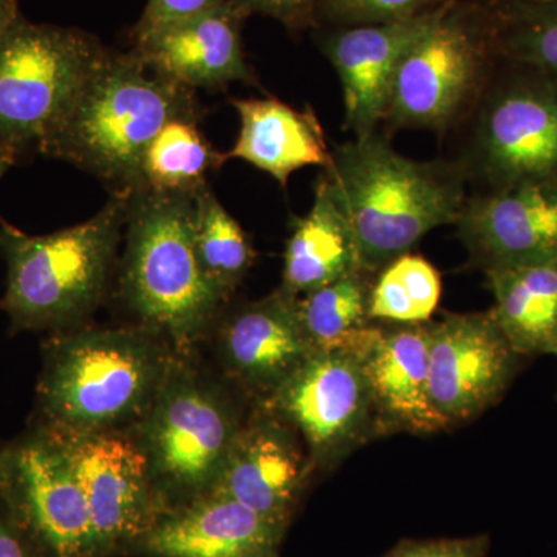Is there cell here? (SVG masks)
<instances>
[{
  "instance_id": "cell-2",
  "label": "cell",
  "mask_w": 557,
  "mask_h": 557,
  "mask_svg": "<svg viewBox=\"0 0 557 557\" xmlns=\"http://www.w3.org/2000/svg\"><path fill=\"white\" fill-rule=\"evenodd\" d=\"M357 244L376 274L438 226L456 223L468 197L463 166L401 156L375 132L344 143L322 171Z\"/></svg>"
},
{
  "instance_id": "cell-31",
  "label": "cell",
  "mask_w": 557,
  "mask_h": 557,
  "mask_svg": "<svg viewBox=\"0 0 557 557\" xmlns=\"http://www.w3.org/2000/svg\"><path fill=\"white\" fill-rule=\"evenodd\" d=\"M225 2L226 0H149L135 36L148 35L168 25L199 16Z\"/></svg>"
},
{
  "instance_id": "cell-18",
  "label": "cell",
  "mask_w": 557,
  "mask_h": 557,
  "mask_svg": "<svg viewBox=\"0 0 557 557\" xmlns=\"http://www.w3.org/2000/svg\"><path fill=\"white\" fill-rule=\"evenodd\" d=\"M438 9L387 24L336 27L322 40L341 81L346 129L357 137L373 134L386 120L399 61Z\"/></svg>"
},
{
  "instance_id": "cell-27",
  "label": "cell",
  "mask_w": 557,
  "mask_h": 557,
  "mask_svg": "<svg viewBox=\"0 0 557 557\" xmlns=\"http://www.w3.org/2000/svg\"><path fill=\"white\" fill-rule=\"evenodd\" d=\"M442 298V277L423 256L392 260L375 274L370 293V318L375 322L424 324L432 321Z\"/></svg>"
},
{
  "instance_id": "cell-22",
  "label": "cell",
  "mask_w": 557,
  "mask_h": 557,
  "mask_svg": "<svg viewBox=\"0 0 557 557\" xmlns=\"http://www.w3.org/2000/svg\"><path fill=\"white\" fill-rule=\"evenodd\" d=\"M358 270L362 265L357 244L321 174L310 211L293 223L285 245L281 288L300 298Z\"/></svg>"
},
{
  "instance_id": "cell-17",
  "label": "cell",
  "mask_w": 557,
  "mask_h": 557,
  "mask_svg": "<svg viewBox=\"0 0 557 557\" xmlns=\"http://www.w3.org/2000/svg\"><path fill=\"white\" fill-rule=\"evenodd\" d=\"M429 339L431 321L373 322L355 341L383 435L448 431L429 397Z\"/></svg>"
},
{
  "instance_id": "cell-23",
  "label": "cell",
  "mask_w": 557,
  "mask_h": 557,
  "mask_svg": "<svg viewBox=\"0 0 557 557\" xmlns=\"http://www.w3.org/2000/svg\"><path fill=\"white\" fill-rule=\"evenodd\" d=\"M491 314L518 354L557 357V260L486 271Z\"/></svg>"
},
{
  "instance_id": "cell-11",
  "label": "cell",
  "mask_w": 557,
  "mask_h": 557,
  "mask_svg": "<svg viewBox=\"0 0 557 557\" xmlns=\"http://www.w3.org/2000/svg\"><path fill=\"white\" fill-rule=\"evenodd\" d=\"M0 497L44 557H100L86 493L50 429L32 421L3 445Z\"/></svg>"
},
{
  "instance_id": "cell-25",
  "label": "cell",
  "mask_w": 557,
  "mask_h": 557,
  "mask_svg": "<svg viewBox=\"0 0 557 557\" xmlns=\"http://www.w3.org/2000/svg\"><path fill=\"white\" fill-rule=\"evenodd\" d=\"M194 247L208 281L231 299L256 262V251L236 219L226 211L211 188L196 193Z\"/></svg>"
},
{
  "instance_id": "cell-24",
  "label": "cell",
  "mask_w": 557,
  "mask_h": 557,
  "mask_svg": "<svg viewBox=\"0 0 557 557\" xmlns=\"http://www.w3.org/2000/svg\"><path fill=\"white\" fill-rule=\"evenodd\" d=\"M228 160L200 131L199 120L178 119L161 127L143 156V188L163 193H197L209 172Z\"/></svg>"
},
{
  "instance_id": "cell-4",
  "label": "cell",
  "mask_w": 557,
  "mask_h": 557,
  "mask_svg": "<svg viewBox=\"0 0 557 557\" xmlns=\"http://www.w3.org/2000/svg\"><path fill=\"white\" fill-rule=\"evenodd\" d=\"M196 193L141 188L129 197L120 293L139 325L178 355H196L228 304L194 247Z\"/></svg>"
},
{
  "instance_id": "cell-19",
  "label": "cell",
  "mask_w": 557,
  "mask_h": 557,
  "mask_svg": "<svg viewBox=\"0 0 557 557\" xmlns=\"http://www.w3.org/2000/svg\"><path fill=\"white\" fill-rule=\"evenodd\" d=\"M242 14L226 0L199 16L135 36L134 53L153 72L193 90L256 84L242 47Z\"/></svg>"
},
{
  "instance_id": "cell-9",
  "label": "cell",
  "mask_w": 557,
  "mask_h": 557,
  "mask_svg": "<svg viewBox=\"0 0 557 557\" xmlns=\"http://www.w3.org/2000/svg\"><path fill=\"white\" fill-rule=\"evenodd\" d=\"M475 104L467 171L485 190L557 178V84L502 60Z\"/></svg>"
},
{
  "instance_id": "cell-14",
  "label": "cell",
  "mask_w": 557,
  "mask_h": 557,
  "mask_svg": "<svg viewBox=\"0 0 557 557\" xmlns=\"http://www.w3.org/2000/svg\"><path fill=\"white\" fill-rule=\"evenodd\" d=\"M313 472L298 432L273 410L255 405L211 493L233 498L288 528Z\"/></svg>"
},
{
  "instance_id": "cell-29",
  "label": "cell",
  "mask_w": 557,
  "mask_h": 557,
  "mask_svg": "<svg viewBox=\"0 0 557 557\" xmlns=\"http://www.w3.org/2000/svg\"><path fill=\"white\" fill-rule=\"evenodd\" d=\"M446 2L449 0H318L314 16L336 27L387 24L428 13Z\"/></svg>"
},
{
  "instance_id": "cell-16",
  "label": "cell",
  "mask_w": 557,
  "mask_h": 557,
  "mask_svg": "<svg viewBox=\"0 0 557 557\" xmlns=\"http://www.w3.org/2000/svg\"><path fill=\"white\" fill-rule=\"evenodd\" d=\"M214 332L225 375L255 405L267 401L314 350L298 298L281 287L220 314Z\"/></svg>"
},
{
  "instance_id": "cell-12",
  "label": "cell",
  "mask_w": 557,
  "mask_h": 557,
  "mask_svg": "<svg viewBox=\"0 0 557 557\" xmlns=\"http://www.w3.org/2000/svg\"><path fill=\"white\" fill-rule=\"evenodd\" d=\"M527 359L509 344L490 310L431 321L429 397L446 429L496 406Z\"/></svg>"
},
{
  "instance_id": "cell-7",
  "label": "cell",
  "mask_w": 557,
  "mask_h": 557,
  "mask_svg": "<svg viewBox=\"0 0 557 557\" xmlns=\"http://www.w3.org/2000/svg\"><path fill=\"white\" fill-rule=\"evenodd\" d=\"M497 62L494 14L479 0H449L403 54L384 121L394 129H449L475 108Z\"/></svg>"
},
{
  "instance_id": "cell-10",
  "label": "cell",
  "mask_w": 557,
  "mask_h": 557,
  "mask_svg": "<svg viewBox=\"0 0 557 557\" xmlns=\"http://www.w3.org/2000/svg\"><path fill=\"white\" fill-rule=\"evenodd\" d=\"M355 341L313 350L260 403L298 432L314 471L338 467L361 446L383 437Z\"/></svg>"
},
{
  "instance_id": "cell-1",
  "label": "cell",
  "mask_w": 557,
  "mask_h": 557,
  "mask_svg": "<svg viewBox=\"0 0 557 557\" xmlns=\"http://www.w3.org/2000/svg\"><path fill=\"white\" fill-rule=\"evenodd\" d=\"M177 351L152 330L73 329L42 343L33 421L65 435L132 431Z\"/></svg>"
},
{
  "instance_id": "cell-20",
  "label": "cell",
  "mask_w": 557,
  "mask_h": 557,
  "mask_svg": "<svg viewBox=\"0 0 557 557\" xmlns=\"http://www.w3.org/2000/svg\"><path fill=\"white\" fill-rule=\"evenodd\" d=\"M287 528L209 493L171 509L135 545L149 557H278Z\"/></svg>"
},
{
  "instance_id": "cell-8",
  "label": "cell",
  "mask_w": 557,
  "mask_h": 557,
  "mask_svg": "<svg viewBox=\"0 0 557 557\" xmlns=\"http://www.w3.org/2000/svg\"><path fill=\"white\" fill-rule=\"evenodd\" d=\"M106 54L87 33L24 20L0 38V150L13 163L39 153Z\"/></svg>"
},
{
  "instance_id": "cell-26",
  "label": "cell",
  "mask_w": 557,
  "mask_h": 557,
  "mask_svg": "<svg viewBox=\"0 0 557 557\" xmlns=\"http://www.w3.org/2000/svg\"><path fill=\"white\" fill-rule=\"evenodd\" d=\"M375 274L354 271L298 298L300 321L314 350L346 347L373 324L370 293Z\"/></svg>"
},
{
  "instance_id": "cell-36",
  "label": "cell",
  "mask_w": 557,
  "mask_h": 557,
  "mask_svg": "<svg viewBox=\"0 0 557 557\" xmlns=\"http://www.w3.org/2000/svg\"><path fill=\"white\" fill-rule=\"evenodd\" d=\"M11 164H14L13 161H11L9 157H7L5 153L0 150V178H2V175L9 171Z\"/></svg>"
},
{
  "instance_id": "cell-5",
  "label": "cell",
  "mask_w": 557,
  "mask_h": 557,
  "mask_svg": "<svg viewBox=\"0 0 557 557\" xmlns=\"http://www.w3.org/2000/svg\"><path fill=\"white\" fill-rule=\"evenodd\" d=\"M131 194H112L94 218L32 236L0 218V256L7 265L0 310L11 333H60L84 327L108 293Z\"/></svg>"
},
{
  "instance_id": "cell-33",
  "label": "cell",
  "mask_w": 557,
  "mask_h": 557,
  "mask_svg": "<svg viewBox=\"0 0 557 557\" xmlns=\"http://www.w3.org/2000/svg\"><path fill=\"white\" fill-rule=\"evenodd\" d=\"M0 557H44L0 497Z\"/></svg>"
},
{
  "instance_id": "cell-15",
  "label": "cell",
  "mask_w": 557,
  "mask_h": 557,
  "mask_svg": "<svg viewBox=\"0 0 557 557\" xmlns=\"http://www.w3.org/2000/svg\"><path fill=\"white\" fill-rule=\"evenodd\" d=\"M456 225L483 273L557 260V178L468 197Z\"/></svg>"
},
{
  "instance_id": "cell-28",
  "label": "cell",
  "mask_w": 557,
  "mask_h": 557,
  "mask_svg": "<svg viewBox=\"0 0 557 557\" xmlns=\"http://www.w3.org/2000/svg\"><path fill=\"white\" fill-rule=\"evenodd\" d=\"M494 17L498 60L533 70L557 84V2Z\"/></svg>"
},
{
  "instance_id": "cell-34",
  "label": "cell",
  "mask_w": 557,
  "mask_h": 557,
  "mask_svg": "<svg viewBox=\"0 0 557 557\" xmlns=\"http://www.w3.org/2000/svg\"><path fill=\"white\" fill-rule=\"evenodd\" d=\"M479 2L483 3L494 16L502 17L552 5L557 0H479Z\"/></svg>"
},
{
  "instance_id": "cell-13",
  "label": "cell",
  "mask_w": 557,
  "mask_h": 557,
  "mask_svg": "<svg viewBox=\"0 0 557 557\" xmlns=\"http://www.w3.org/2000/svg\"><path fill=\"white\" fill-rule=\"evenodd\" d=\"M54 434L89 502L100 557L134 549L168 512L137 438L131 431Z\"/></svg>"
},
{
  "instance_id": "cell-32",
  "label": "cell",
  "mask_w": 557,
  "mask_h": 557,
  "mask_svg": "<svg viewBox=\"0 0 557 557\" xmlns=\"http://www.w3.org/2000/svg\"><path fill=\"white\" fill-rule=\"evenodd\" d=\"M242 13L273 17L288 27H300L313 20L318 0H231Z\"/></svg>"
},
{
  "instance_id": "cell-30",
  "label": "cell",
  "mask_w": 557,
  "mask_h": 557,
  "mask_svg": "<svg viewBox=\"0 0 557 557\" xmlns=\"http://www.w3.org/2000/svg\"><path fill=\"white\" fill-rule=\"evenodd\" d=\"M487 534L471 537L403 539L381 557H487Z\"/></svg>"
},
{
  "instance_id": "cell-3",
  "label": "cell",
  "mask_w": 557,
  "mask_h": 557,
  "mask_svg": "<svg viewBox=\"0 0 557 557\" xmlns=\"http://www.w3.org/2000/svg\"><path fill=\"white\" fill-rule=\"evenodd\" d=\"M196 90L137 54H106L40 145L39 153L100 178L112 194L143 188L146 149L172 120H199Z\"/></svg>"
},
{
  "instance_id": "cell-37",
  "label": "cell",
  "mask_w": 557,
  "mask_h": 557,
  "mask_svg": "<svg viewBox=\"0 0 557 557\" xmlns=\"http://www.w3.org/2000/svg\"><path fill=\"white\" fill-rule=\"evenodd\" d=\"M3 445H0V454H2Z\"/></svg>"
},
{
  "instance_id": "cell-35",
  "label": "cell",
  "mask_w": 557,
  "mask_h": 557,
  "mask_svg": "<svg viewBox=\"0 0 557 557\" xmlns=\"http://www.w3.org/2000/svg\"><path fill=\"white\" fill-rule=\"evenodd\" d=\"M22 21L17 0H0V38L13 30Z\"/></svg>"
},
{
  "instance_id": "cell-21",
  "label": "cell",
  "mask_w": 557,
  "mask_h": 557,
  "mask_svg": "<svg viewBox=\"0 0 557 557\" xmlns=\"http://www.w3.org/2000/svg\"><path fill=\"white\" fill-rule=\"evenodd\" d=\"M240 131L226 159L247 161L287 186L293 172L332 163L324 129L310 106L299 110L276 98L234 100Z\"/></svg>"
},
{
  "instance_id": "cell-6",
  "label": "cell",
  "mask_w": 557,
  "mask_h": 557,
  "mask_svg": "<svg viewBox=\"0 0 557 557\" xmlns=\"http://www.w3.org/2000/svg\"><path fill=\"white\" fill-rule=\"evenodd\" d=\"M233 395L178 355L159 394L132 434L168 511L215 486L245 420Z\"/></svg>"
}]
</instances>
